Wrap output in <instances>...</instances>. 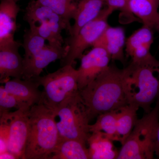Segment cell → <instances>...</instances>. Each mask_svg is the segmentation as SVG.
Instances as JSON below:
<instances>
[{
	"instance_id": "cell-21",
	"label": "cell",
	"mask_w": 159,
	"mask_h": 159,
	"mask_svg": "<svg viewBox=\"0 0 159 159\" xmlns=\"http://www.w3.org/2000/svg\"><path fill=\"white\" fill-rule=\"evenodd\" d=\"M89 148L86 144L75 140L60 142L51 159H89Z\"/></svg>"
},
{
	"instance_id": "cell-12",
	"label": "cell",
	"mask_w": 159,
	"mask_h": 159,
	"mask_svg": "<svg viewBox=\"0 0 159 159\" xmlns=\"http://www.w3.org/2000/svg\"><path fill=\"white\" fill-rule=\"evenodd\" d=\"M153 29L143 25L126 39L125 51L132 61H142L152 55L150 49L154 41Z\"/></svg>"
},
{
	"instance_id": "cell-28",
	"label": "cell",
	"mask_w": 159,
	"mask_h": 159,
	"mask_svg": "<svg viewBox=\"0 0 159 159\" xmlns=\"http://www.w3.org/2000/svg\"><path fill=\"white\" fill-rule=\"evenodd\" d=\"M0 159H17L16 157L11 153L10 152L6 151L3 152L0 154Z\"/></svg>"
},
{
	"instance_id": "cell-16",
	"label": "cell",
	"mask_w": 159,
	"mask_h": 159,
	"mask_svg": "<svg viewBox=\"0 0 159 159\" xmlns=\"http://www.w3.org/2000/svg\"><path fill=\"white\" fill-rule=\"evenodd\" d=\"M40 85L34 78H14L6 82L4 87L9 93L32 107L39 103L41 99Z\"/></svg>"
},
{
	"instance_id": "cell-10",
	"label": "cell",
	"mask_w": 159,
	"mask_h": 159,
	"mask_svg": "<svg viewBox=\"0 0 159 159\" xmlns=\"http://www.w3.org/2000/svg\"><path fill=\"white\" fill-rule=\"evenodd\" d=\"M69 47H55L46 45L43 48L33 57L23 59L24 71L22 79H30L40 76L43 70L56 60L63 59L68 52Z\"/></svg>"
},
{
	"instance_id": "cell-9",
	"label": "cell",
	"mask_w": 159,
	"mask_h": 159,
	"mask_svg": "<svg viewBox=\"0 0 159 159\" xmlns=\"http://www.w3.org/2000/svg\"><path fill=\"white\" fill-rule=\"evenodd\" d=\"M81 57L78 71V86L81 90L108 68L111 57L107 51L99 47H93Z\"/></svg>"
},
{
	"instance_id": "cell-2",
	"label": "cell",
	"mask_w": 159,
	"mask_h": 159,
	"mask_svg": "<svg viewBox=\"0 0 159 159\" xmlns=\"http://www.w3.org/2000/svg\"><path fill=\"white\" fill-rule=\"evenodd\" d=\"M122 83L128 103L148 113L159 99V61L152 55L142 61H132L123 69Z\"/></svg>"
},
{
	"instance_id": "cell-22",
	"label": "cell",
	"mask_w": 159,
	"mask_h": 159,
	"mask_svg": "<svg viewBox=\"0 0 159 159\" xmlns=\"http://www.w3.org/2000/svg\"><path fill=\"white\" fill-rule=\"evenodd\" d=\"M91 133L100 132L113 141H116V111H110L99 115L93 125H90Z\"/></svg>"
},
{
	"instance_id": "cell-4",
	"label": "cell",
	"mask_w": 159,
	"mask_h": 159,
	"mask_svg": "<svg viewBox=\"0 0 159 159\" xmlns=\"http://www.w3.org/2000/svg\"><path fill=\"white\" fill-rule=\"evenodd\" d=\"M159 123V99L154 108L138 119L119 151L117 159H153Z\"/></svg>"
},
{
	"instance_id": "cell-1",
	"label": "cell",
	"mask_w": 159,
	"mask_h": 159,
	"mask_svg": "<svg viewBox=\"0 0 159 159\" xmlns=\"http://www.w3.org/2000/svg\"><path fill=\"white\" fill-rule=\"evenodd\" d=\"M123 69L110 65L79 93L90 120L128 104L122 83Z\"/></svg>"
},
{
	"instance_id": "cell-8",
	"label": "cell",
	"mask_w": 159,
	"mask_h": 159,
	"mask_svg": "<svg viewBox=\"0 0 159 159\" xmlns=\"http://www.w3.org/2000/svg\"><path fill=\"white\" fill-rule=\"evenodd\" d=\"M113 11L107 7L95 19L84 25L77 35L71 37L66 56L63 60L64 66L72 65L75 60L81 58L84 52L93 46L109 26L108 18Z\"/></svg>"
},
{
	"instance_id": "cell-29",
	"label": "cell",
	"mask_w": 159,
	"mask_h": 159,
	"mask_svg": "<svg viewBox=\"0 0 159 159\" xmlns=\"http://www.w3.org/2000/svg\"><path fill=\"white\" fill-rule=\"evenodd\" d=\"M155 154L159 156V123L157 129L156 139Z\"/></svg>"
},
{
	"instance_id": "cell-23",
	"label": "cell",
	"mask_w": 159,
	"mask_h": 159,
	"mask_svg": "<svg viewBox=\"0 0 159 159\" xmlns=\"http://www.w3.org/2000/svg\"><path fill=\"white\" fill-rule=\"evenodd\" d=\"M37 1L43 6L48 7L59 15L66 22L72 31V26L70 24V20L71 19H73L76 10V2L75 0Z\"/></svg>"
},
{
	"instance_id": "cell-18",
	"label": "cell",
	"mask_w": 159,
	"mask_h": 159,
	"mask_svg": "<svg viewBox=\"0 0 159 159\" xmlns=\"http://www.w3.org/2000/svg\"><path fill=\"white\" fill-rule=\"evenodd\" d=\"M113 142L100 132L91 133L87 141L90 159H117L119 151L115 148Z\"/></svg>"
},
{
	"instance_id": "cell-5",
	"label": "cell",
	"mask_w": 159,
	"mask_h": 159,
	"mask_svg": "<svg viewBox=\"0 0 159 159\" xmlns=\"http://www.w3.org/2000/svg\"><path fill=\"white\" fill-rule=\"evenodd\" d=\"M55 112L60 119L57 125L60 142L71 139L87 143L90 120L79 91L61 103Z\"/></svg>"
},
{
	"instance_id": "cell-17",
	"label": "cell",
	"mask_w": 159,
	"mask_h": 159,
	"mask_svg": "<svg viewBox=\"0 0 159 159\" xmlns=\"http://www.w3.org/2000/svg\"><path fill=\"white\" fill-rule=\"evenodd\" d=\"M105 0H77L76 9L73 19L71 37L77 35L84 25L95 19L103 9Z\"/></svg>"
},
{
	"instance_id": "cell-25",
	"label": "cell",
	"mask_w": 159,
	"mask_h": 159,
	"mask_svg": "<svg viewBox=\"0 0 159 159\" xmlns=\"http://www.w3.org/2000/svg\"><path fill=\"white\" fill-rule=\"evenodd\" d=\"M46 40L29 29L25 32L23 47L25 54L23 59L25 60L33 57L43 48L46 46Z\"/></svg>"
},
{
	"instance_id": "cell-30",
	"label": "cell",
	"mask_w": 159,
	"mask_h": 159,
	"mask_svg": "<svg viewBox=\"0 0 159 159\" xmlns=\"http://www.w3.org/2000/svg\"><path fill=\"white\" fill-rule=\"evenodd\" d=\"M154 29H156L157 31H158L159 32V19L157 21L155 26Z\"/></svg>"
},
{
	"instance_id": "cell-31",
	"label": "cell",
	"mask_w": 159,
	"mask_h": 159,
	"mask_svg": "<svg viewBox=\"0 0 159 159\" xmlns=\"http://www.w3.org/2000/svg\"><path fill=\"white\" fill-rule=\"evenodd\" d=\"M15 1H16V2H18V1H20V0H15Z\"/></svg>"
},
{
	"instance_id": "cell-14",
	"label": "cell",
	"mask_w": 159,
	"mask_h": 159,
	"mask_svg": "<svg viewBox=\"0 0 159 159\" xmlns=\"http://www.w3.org/2000/svg\"><path fill=\"white\" fill-rule=\"evenodd\" d=\"M20 8L15 0H2L0 4V46L14 42L16 19Z\"/></svg>"
},
{
	"instance_id": "cell-3",
	"label": "cell",
	"mask_w": 159,
	"mask_h": 159,
	"mask_svg": "<svg viewBox=\"0 0 159 159\" xmlns=\"http://www.w3.org/2000/svg\"><path fill=\"white\" fill-rule=\"evenodd\" d=\"M56 113L42 103L29 112L28 139L23 159H51L60 142Z\"/></svg>"
},
{
	"instance_id": "cell-7",
	"label": "cell",
	"mask_w": 159,
	"mask_h": 159,
	"mask_svg": "<svg viewBox=\"0 0 159 159\" xmlns=\"http://www.w3.org/2000/svg\"><path fill=\"white\" fill-rule=\"evenodd\" d=\"M31 108L7 112L1 115L0 140L7 142L8 151L23 159L29 128V112Z\"/></svg>"
},
{
	"instance_id": "cell-26",
	"label": "cell",
	"mask_w": 159,
	"mask_h": 159,
	"mask_svg": "<svg viewBox=\"0 0 159 159\" xmlns=\"http://www.w3.org/2000/svg\"><path fill=\"white\" fill-rule=\"evenodd\" d=\"M31 106L20 100L6 90L3 86L0 87V115L9 111L11 109L17 110L31 108Z\"/></svg>"
},
{
	"instance_id": "cell-20",
	"label": "cell",
	"mask_w": 159,
	"mask_h": 159,
	"mask_svg": "<svg viewBox=\"0 0 159 159\" xmlns=\"http://www.w3.org/2000/svg\"><path fill=\"white\" fill-rule=\"evenodd\" d=\"M129 10L143 25L154 29L159 19V0H129Z\"/></svg>"
},
{
	"instance_id": "cell-13",
	"label": "cell",
	"mask_w": 159,
	"mask_h": 159,
	"mask_svg": "<svg viewBox=\"0 0 159 159\" xmlns=\"http://www.w3.org/2000/svg\"><path fill=\"white\" fill-rule=\"evenodd\" d=\"M125 31L120 27L109 25L93 47H99L107 51L113 60L123 62L125 49Z\"/></svg>"
},
{
	"instance_id": "cell-15",
	"label": "cell",
	"mask_w": 159,
	"mask_h": 159,
	"mask_svg": "<svg viewBox=\"0 0 159 159\" xmlns=\"http://www.w3.org/2000/svg\"><path fill=\"white\" fill-rule=\"evenodd\" d=\"M24 18L29 25L47 23L62 30H67L70 34L71 32L70 28L59 15L37 0H32L29 3Z\"/></svg>"
},
{
	"instance_id": "cell-6",
	"label": "cell",
	"mask_w": 159,
	"mask_h": 159,
	"mask_svg": "<svg viewBox=\"0 0 159 159\" xmlns=\"http://www.w3.org/2000/svg\"><path fill=\"white\" fill-rule=\"evenodd\" d=\"M78 76L77 70L67 65L54 73L34 78L43 88L39 103L55 111L61 103L79 91Z\"/></svg>"
},
{
	"instance_id": "cell-11",
	"label": "cell",
	"mask_w": 159,
	"mask_h": 159,
	"mask_svg": "<svg viewBox=\"0 0 159 159\" xmlns=\"http://www.w3.org/2000/svg\"><path fill=\"white\" fill-rule=\"evenodd\" d=\"M21 44L18 42L0 46V81L6 83L10 77L22 79L23 58L19 52Z\"/></svg>"
},
{
	"instance_id": "cell-24",
	"label": "cell",
	"mask_w": 159,
	"mask_h": 159,
	"mask_svg": "<svg viewBox=\"0 0 159 159\" xmlns=\"http://www.w3.org/2000/svg\"><path fill=\"white\" fill-rule=\"evenodd\" d=\"M30 29L48 42L49 44L55 47H63L64 41L61 35L62 29L47 23L29 25Z\"/></svg>"
},
{
	"instance_id": "cell-27",
	"label": "cell",
	"mask_w": 159,
	"mask_h": 159,
	"mask_svg": "<svg viewBox=\"0 0 159 159\" xmlns=\"http://www.w3.org/2000/svg\"><path fill=\"white\" fill-rule=\"evenodd\" d=\"M106 7L113 11L119 10L123 15L133 19L135 18L129 10V0H105Z\"/></svg>"
},
{
	"instance_id": "cell-19",
	"label": "cell",
	"mask_w": 159,
	"mask_h": 159,
	"mask_svg": "<svg viewBox=\"0 0 159 159\" xmlns=\"http://www.w3.org/2000/svg\"><path fill=\"white\" fill-rule=\"evenodd\" d=\"M138 106L128 103L116 110V141L122 145L129 135L138 121Z\"/></svg>"
}]
</instances>
